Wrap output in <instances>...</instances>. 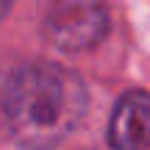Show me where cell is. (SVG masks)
Instances as JSON below:
<instances>
[{"label": "cell", "mask_w": 150, "mask_h": 150, "mask_svg": "<svg viewBox=\"0 0 150 150\" xmlns=\"http://www.w3.org/2000/svg\"><path fill=\"white\" fill-rule=\"evenodd\" d=\"M86 86L61 64L31 61L6 75L3 120L11 139L28 150H47L75 131L86 114Z\"/></svg>", "instance_id": "obj_1"}, {"label": "cell", "mask_w": 150, "mask_h": 150, "mask_svg": "<svg viewBox=\"0 0 150 150\" xmlns=\"http://www.w3.org/2000/svg\"><path fill=\"white\" fill-rule=\"evenodd\" d=\"M108 31V17L97 3H64L45 20V36L59 50H86Z\"/></svg>", "instance_id": "obj_2"}, {"label": "cell", "mask_w": 150, "mask_h": 150, "mask_svg": "<svg viewBox=\"0 0 150 150\" xmlns=\"http://www.w3.org/2000/svg\"><path fill=\"white\" fill-rule=\"evenodd\" d=\"M108 145L114 150H145L150 145V95L131 89L117 100L108 122Z\"/></svg>", "instance_id": "obj_3"}]
</instances>
